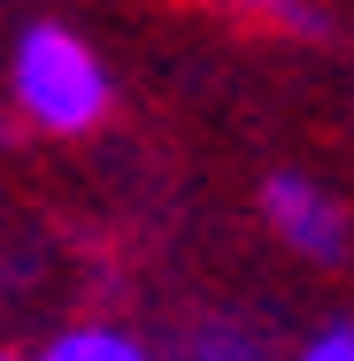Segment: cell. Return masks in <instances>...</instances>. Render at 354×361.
<instances>
[{"label":"cell","instance_id":"cell-1","mask_svg":"<svg viewBox=\"0 0 354 361\" xmlns=\"http://www.w3.org/2000/svg\"><path fill=\"white\" fill-rule=\"evenodd\" d=\"M8 85H16V108L39 123V131H93L108 116V70L100 54L62 31V23H31L16 39V62H8Z\"/></svg>","mask_w":354,"mask_h":361},{"label":"cell","instance_id":"cell-3","mask_svg":"<svg viewBox=\"0 0 354 361\" xmlns=\"http://www.w3.org/2000/svg\"><path fill=\"white\" fill-rule=\"evenodd\" d=\"M39 361H146V346L124 331H62Z\"/></svg>","mask_w":354,"mask_h":361},{"label":"cell","instance_id":"cell-2","mask_svg":"<svg viewBox=\"0 0 354 361\" xmlns=\"http://www.w3.org/2000/svg\"><path fill=\"white\" fill-rule=\"evenodd\" d=\"M262 216H270V231H278L300 262L339 269V262L354 254V223H347V208H339L316 177H300V169H278V177L262 185Z\"/></svg>","mask_w":354,"mask_h":361},{"label":"cell","instance_id":"cell-4","mask_svg":"<svg viewBox=\"0 0 354 361\" xmlns=\"http://www.w3.org/2000/svg\"><path fill=\"white\" fill-rule=\"evenodd\" d=\"M293 361H354V323H331V331H316V338H308Z\"/></svg>","mask_w":354,"mask_h":361}]
</instances>
